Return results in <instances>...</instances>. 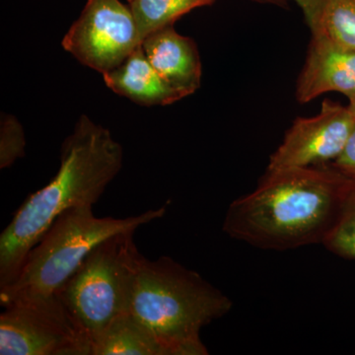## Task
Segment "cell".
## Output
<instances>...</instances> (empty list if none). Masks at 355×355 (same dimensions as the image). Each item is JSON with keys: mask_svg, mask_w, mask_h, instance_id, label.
Listing matches in <instances>:
<instances>
[{"mask_svg": "<svg viewBox=\"0 0 355 355\" xmlns=\"http://www.w3.org/2000/svg\"><path fill=\"white\" fill-rule=\"evenodd\" d=\"M232 308L230 299L197 272L162 256H140L130 312L146 324L168 355H207L200 331Z\"/></svg>", "mask_w": 355, "mask_h": 355, "instance_id": "obj_3", "label": "cell"}, {"mask_svg": "<svg viewBox=\"0 0 355 355\" xmlns=\"http://www.w3.org/2000/svg\"><path fill=\"white\" fill-rule=\"evenodd\" d=\"M347 179L331 163L268 171L256 190L231 203L224 232L275 251L323 244L338 218Z\"/></svg>", "mask_w": 355, "mask_h": 355, "instance_id": "obj_1", "label": "cell"}, {"mask_svg": "<svg viewBox=\"0 0 355 355\" xmlns=\"http://www.w3.org/2000/svg\"><path fill=\"white\" fill-rule=\"evenodd\" d=\"M91 355H168L153 331L125 312L92 340Z\"/></svg>", "mask_w": 355, "mask_h": 355, "instance_id": "obj_12", "label": "cell"}, {"mask_svg": "<svg viewBox=\"0 0 355 355\" xmlns=\"http://www.w3.org/2000/svg\"><path fill=\"white\" fill-rule=\"evenodd\" d=\"M133 233L111 236L87 254L55 295L92 340L112 321L130 312L139 253Z\"/></svg>", "mask_w": 355, "mask_h": 355, "instance_id": "obj_5", "label": "cell"}, {"mask_svg": "<svg viewBox=\"0 0 355 355\" xmlns=\"http://www.w3.org/2000/svg\"><path fill=\"white\" fill-rule=\"evenodd\" d=\"M141 43L130 6L121 0H87L62 44L81 64L105 74Z\"/></svg>", "mask_w": 355, "mask_h": 355, "instance_id": "obj_7", "label": "cell"}, {"mask_svg": "<svg viewBox=\"0 0 355 355\" xmlns=\"http://www.w3.org/2000/svg\"><path fill=\"white\" fill-rule=\"evenodd\" d=\"M24 130L11 114H2L0 123V168L6 169L25 155Z\"/></svg>", "mask_w": 355, "mask_h": 355, "instance_id": "obj_16", "label": "cell"}, {"mask_svg": "<svg viewBox=\"0 0 355 355\" xmlns=\"http://www.w3.org/2000/svg\"><path fill=\"white\" fill-rule=\"evenodd\" d=\"M0 315L1 355H91L90 340L57 295L17 301Z\"/></svg>", "mask_w": 355, "mask_h": 355, "instance_id": "obj_6", "label": "cell"}, {"mask_svg": "<svg viewBox=\"0 0 355 355\" xmlns=\"http://www.w3.org/2000/svg\"><path fill=\"white\" fill-rule=\"evenodd\" d=\"M347 177L338 218L323 245L340 258L355 260V178Z\"/></svg>", "mask_w": 355, "mask_h": 355, "instance_id": "obj_15", "label": "cell"}, {"mask_svg": "<svg viewBox=\"0 0 355 355\" xmlns=\"http://www.w3.org/2000/svg\"><path fill=\"white\" fill-rule=\"evenodd\" d=\"M293 1L297 3L303 11L306 22L312 31L318 24L326 0H293Z\"/></svg>", "mask_w": 355, "mask_h": 355, "instance_id": "obj_18", "label": "cell"}, {"mask_svg": "<svg viewBox=\"0 0 355 355\" xmlns=\"http://www.w3.org/2000/svg\"><path fill=\"white\" fill-rule=\"evenodd\" d=\"M328 92L349 98L355 93V51L312 35L304 67L298 78L296 99L308 103Z\"/></svg>", "mask_w": 355, "mask_h": 355, "instance_id": "obj_9", "label": "cell"}, {"mask_svg": "<svg viewBox=\"0 0 355 355\" xmlns=\"http://www.w3.org/2000/svg\"><path fill=\"white\" fill-rule=\"evenodd\" d=\"M144 41L153 32L174 25L184 14L216 0H128Z\"/></svg>", "mask_w": 355, "mask_h": 355, "instance_id": "obj_13", "label": "cell"}, {"mask_svg": "<svg viewBox=\"0 0 355 355\" xmlns=\"http://www.w3.org/2000/svg\"><path fill=\"white\" fill-rule=\"evenodd\" d=\"M331 164L345 176L355 178V123L342 153Z\"/></svg>", "mask_w": 355, "mask_h": 355, "instance_id": "obj_17", "label": "cell"}, {"mask_svg": "<svg viewBox=\"0 0 355 355\" xmlns=\"http://www.w3.org/2000/svg\"><path fill=\"white\" fill-rule=\"evenodd\" d=\"M354 123L349 107L324 100L316 116L294 121L270 156L268 171L330 164L342 153Z\"/></svg>", "mask_w": 355, "mask_h": 355, "instance_id": "obj_8", "label": "cell"}, {"mask_svg": "<svg viewBox=\"0 0 355 355\" xmlns=\"http://www.w3.org/2000/svg\"><path fill=\"white\" fill-rule=\"evenodd\" d=\"M141 46L154 69L184 97L200 88L202 67L195 41L171 25L148 35Z\"/></svg>", "mask_w": 355, "mask_h": 355, "instance_id": "obj_10", "label": "cell"}, {"mask_svg": "<svg viewBox=\"0 0 355 355\" xmlns=\"http://www.w3.org/2000/svg\"><path fill=\"white\" fill-rule=\"evenodd\" d=\"M123 147L83 114L60 149L57 175L30 196L0 235V288L19 275L28 254L67 210L93 207L123 167Z\"/></svg>", "mask_w": 355, "mask_h": 355, "instance_id": "obj_2", "label": "cell"}, {"mask_svg": "<svg viewBox=\"0 0 355 355\" xmlns=\"http://www.w3.org/2000/svg\"><path fill=\"white\" fill-rule=\"evenodd\" d=\"M103 76L112 91L142 106H167L184 98L154 69L141 44Z\"/></svg>", "mask_w": 355, "mask_h": 355, "instance_id": "obj_11", "label": "cell"}, {"mask_svg": "<svg viewBox=\"0 0 355 355\" xmlns=\"http://www.w3.org/2000/svg\"><path fill=\"white\" fill-rule=\"evenodd\" d=\"M349 99V105H347V107H349V111L352 112V114L355 116V93L354 95L350 96L349 98H347Z\"/></svg>", "mask_w": 355, "mask_h": 355, "instance_id": "obj_19", "label": "cell"}, {"mask_svg": "<svg viewBox=\"0 0 355 355\" xmlns=\"http://www.w3.org/2000/svg\"><path fill=\"white\" fill-rule=\"evenodd\" d=\"M253 1L261 2V3L279 4V6L282 4V0H253Z\"/></svg>", "mask_w": 355, "mask_h": 355, "instance_id": "obj_20", "label": "cell"}, {"mask_svg": "<svg viewBox=\"0 0 355 355\" xmlns=\"http://www.w3.org/2000/svg\"><path fill=\"white\" fill-rule=\"evenodd\" d=\"M311 32L355 51V0H326L318 24Z\"/></svg>", "mask_w": 355, "mask_h": 355, "instance_id": "obj_14", "label": "cell"}, {"mask_svg": "<svg viewBox=\"0 0 355 355\" xmlns=\"http://www.w3.org/2000/svg\"><path fill=\"white\" fill-rule=\"evenodd\" d=\"M165 212V207H160L114 218L95 216L93 207L67 210L32 248L15 280L0 288V304L7 307L17 301L55 295L98 244L113 235L135 232L162 218Z\"/></svg>", "mask_w": 355, "mask_h": 355, "instance_id": "obj_4", "label": "cell"}]
</instances>
